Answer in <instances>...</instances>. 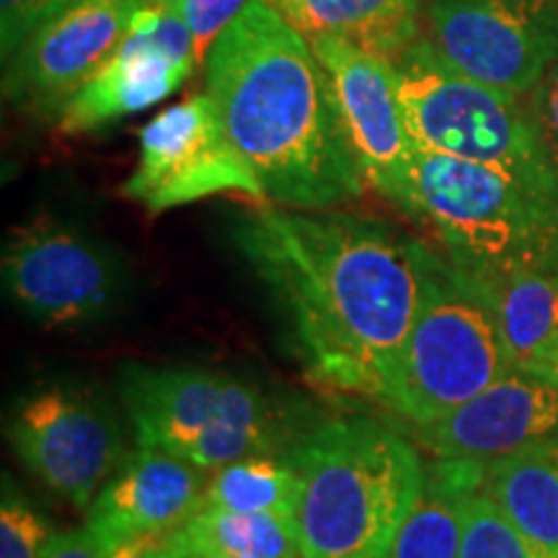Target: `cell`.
<instances>
[{
  "label": "cell",
  "mask_w": 558,
  "mask_h": 558,
  "mask_svg": "<svg viewBox=\"0 0 558 558\" xmlns=\"http://www.w3.org/2000/svg\"><path fill=\"white\" fill-rule=\"evenodd\" d=\"M316 386L380 401L422 308L432 251L378 220L262 207L235 230Z\"/></svg>",
  "instance_id": "1"
},
{
  "label": "cell",
  "mask_w": 558,
  "mask_h": 558,
  "mask_svg": "<svg viewBox=\"0 0 558 558\" xmlns=\"http://www.w3.org/2000/svg\"><path fill=\"white\" fill-rule=\"evenodd\" d=\"M9 439L41 484L81 509L124 463L117 418L99 399L70 386H47L19 401Z\"/></svg>",
  "instance_id": "10"
},
{
  "label": "cell",
  "mask_w": 558,
  "mask_h": 558,
  "mask_svg": "<svg viewBox=\"0 0 558 558\" xmlns=\"http://www.w3.org/2000/svg\"><path fill=\"white\" fill-rule=\"evenodd\" d=\"M288 458L303 481V558H386L427 481L414 445L365 416L318 424Z\"/></svg>",
  "instance_id": "3"
},
{
  "label": "cell",
  "mask_w": 558,
  "mask_h": 558,
  "mask_svg": "<svg viewBox=\"0 0 558 558\" xmlns=\"http://www.w3.org/2000/svg\"><path fill=\"white\" fill-rule=\"evenodd\" d=\"M194 558H256V556H194Z\"/></svg>",
  "instance_id": "32"
},
{
  "label": "cell",
  "mask_w": 558,
  "mask_h": 558,
  "mask_svg": "<svg viewBox=\"0 0 558 558\" xmlns=\"http://www.w3.org/2000/svg\"><path fill=\"white\" fill-rule=\"evenodd\" d=\"M411 218L476 279H499L558 262V202L488 166L416 148Z\"/></svg>",
  "instance_id": "4"
},
{
  "label": "cell",
  "mask_w": 558,
  "mask_h": 558,
  "mask_svg": "<svg viewBox=\"0 0 558 558\" xmlns=\"http://www.w3.org/2000/svg\"><path fill=\"white\" fill-rule=\"evenodd\" d=\"M194 68L190 26L163 0H148L114 54L62 111L60 130L83 135L156 107L184 86Z\"/></svg>",
  "instance_id": "13"
},
{
  "label": "cell",
  "mask_w": 558,
  "mask_h": 558,
  "mask_svg": "<svg viewBox=\"0 0 558 558\" xmlns=\"http://www.w3.org/2000/svg\"><path fill=\"white\" fill-rule=\"evenodd\" d=\"M52 538L50 522L5 484L0 505V558H45Z\"/></svg>",
  "instance_id": "25"
},
{
  "label": "cell",
  "mask_w": 558,
  "mask_h": 558,
  "mask_svg": "<svg viewBox=\"0 0 558 558\" xmlns=\"http://www.w3.org/2000/svg\"><path fill=\"white\" fill-rule=\"evenodd\" d=\"M171 11H177L190 26L194 39V58L197 68H205V60L220 34L241 16L251 0H163Z\"/></svg>",
  "instance_id": "26"
},
{
  "label": "cell",
  "mask_w": 558,
  "mask_h": 558,
  "mask_svg": "<svg viewBox=\"0 0 558 558\" xmlns=\"http://www.w3.org/2000/svg\"><path fill=\"white\" fill-rule=\"evenodd\" d=\"M484 492L530 541L558 558V439L494 460Z\"/></svg>",
  "instance_id": "18"
},
{
  "label": "cell",
  "mask_w": 558,
  "mask_h": 558,
  "mask_svg": "<svg viewBox=\"0 0 558 558\" xmlns=\"http://www.w3.org/2000/svg\"><path fill=\"white\" fill-rule=\"evenodd\" d=\"M45 558H114L99 535L88 525L68 533H54Z\"/></svg>",
  "instance_id": "29"
},
{
  "label": "cell",
  "mask_w": 558,
  "mask_h": 558,
  "mask_svg": "<svg viewBox=\"0 0 558 558\" xmlns=\"http://www.w3.org/2000/svg\"><path fill=\"white\" fill-rule=\"evenodd\" d=\"M533 375H541V378H546L554 383V386H558V333H556V339L548 344L546 352H543L538 365L533 367Z\"/></svg>",
  "instance_id": "30"
},
{
  "label": "cell",
  "mask_w": 558,
  "mask_h": 558,
  "mask_svg": "<svg viewBox=\"0 0 558 558\" xmlns=\"http://www.w3.org/2000/svg\"><path fill=\"white\" fill-rule=\"evenodd\" d=\"M300 494L303 481L290 458L259 456L235 460L209 473L202 507L295 518Z\"/></svg>",
  "instance_id": "23"
},
{
  "label": "cell",
  "mask_w": 558,
  "mask_h": 558,
  "mask_svg": "<svg viewBox=\"0 0 558 558\" xmlns=\"http://www.w3.org/2000/svg\"><path fill=\"white\" fill-rule=\"evenodd\" d=\"M530 117L538 130L543 153L558 179V60L546 70L538 86L527 94Z\"/></svg>",
  "instance_id": "28"
},
{
  "label": "cell",
  "mask_w": 558,
  "mask_h": 558,
  "mask_svg": "<svg viewBox=\"0 0 558 558\" xmlns=\"http://www.w3.org/2000/svg\"><path fill=\"white\" fill-rule=\"evenodd\" d=\"M228 192L264 199L259 179L230 143L207 90L163 109L140 130V160L124 181V197L160 215Z\"/></svg>",
  "instance_id": "9"
},
{
  "label": "cell",
  "mask_w": 558,
  "mask_h": 558,
  "mask_svg": "<svg viewBox=\"0 0 558 558\" xmlns=\"http://www.w3.org/2000/svg\"><path fill=\"white\" fill-rule=\"evenodd\" d=\"M393 68L416 148L497 169L558 202V179L543 153L527 96L469 78L448 65L424 34L396 54Z\"/></svg>",
  "instance_id": "5"
},
{
  "label": "cell",
  "mask_w": 558,
  "mask_h": 558,
  "mask_svg": "<svg viewBox=\"0 0 558 558\" xmlns=\"http://www.w3.org/2000/svg\"><path fill=\"white\" fill-rule=\"evenodd\" d=\"M81 0H0V54L19 50L34 32L78 5Z\"/></svg>",
  "instance_id": "27"
},
{
  "label": "cell",
  "mask_w": 558,
  "mask_h": 558,
  "mask_svg": "<svg viewBox=\"0 0 558 558\" xmlns=\"http://www.w3.org/2000/svg\"><path fill=\"white\" fill-rule=\"evenodd\" d=\"M427 39L469 78L527 96L558 60V0H424Z\"/></svg>",
  "instance_id": "8"
},
{
  "label": "cell",
  "mask_w": 558,
  "mask_h": 558,
  "mask_svg": "<svg viewBox=\"0 0 558 558\" xmlns=\"http://www.w3.org/2000/svg\"><path fill=\"white\" fill-rule=\"evenodd\" d=\"M509 369L512 360L484 290L452 262L432 256L422 308L380 403L427 427Z\"/></svg>",
  "instance_id": "6"
},
{
  "label": "cell",
  "mask_w": 558,
  "mask_h": 558,
  "mask_svg": "<svg viewBox=\"0 0 558 558\" xmlns=\"http://www.w3.org/2000/svg\"><path fill=\"white\" fill-rule=\"evenodd\" d=\"M476 282L492 303L512 367L533 373L558 333V262Z\"/></svg>",
  "instance_id": "19"
},
{
  "label": "cell",
  "mask_w": 558,
  "mask_h": 558,
  "mask_svg": "<svg viewBox=\"0 0 558 558\" xmlns=\"http://www.w3.org/2000/svg\"><path fill=\"white\" fill-rule=\"evenodd\" d=\"M484 473L473 465L435 460L386 558H460L463 507L471 492L484 488Z\"/></svg>",
  "instance_id": "20"
},
{
  "label": "cell",
  "mask_w": 558,
  "mask_h": 558,
  "mask_svg": "<svg viewBox=\"0 0 558 558\" xmlns=\"http://www.w3.org/2000/svg\"><path fill=\"white\" fill-rule=\"evenodd\" d=\"M205 90L264 202L329 209L365 190L329 70L271 0H251L205 60Z\"/></svg>",
  "instance_id": "2"
},
{
  "label": "cell",
  "mask_w": 558,
  "mask_h": 558,
  "mask_svg": "<svg viewBox=\"0 0 558 558\" xmlns=\"http://www.w3.org/2000/svg\"><path fill=\"white\" fill-rule=\"evenodd\" d=\"M140 558H194V556H181V554H173V550L163 548V546H156V548H150L148 554H143Z\"/></svg>",
  "instance_id": "31"
},
{
  "label": "cell",
  "mask_w": 558,
  "mask_h": 558,
  "mask_svg": "<svg viewBox=\"0 0 558 558\" xmlns=\"http://www.w3.org/2000/svg\"><path fill=\"white\" fill-rule=\"evenodd\" d=\"M288 416L271 403L259 388L246 380L222 378V399L218 416L209 427L205 442L194 452L192 463L205 471L222 469L235 460L279 456V450L292 448Z\"/></svg>",
  "instance_id": "21"
},
{
  "label": "cell",
  "mask_w": 558,
  "mask_h": 558,
  "mask_svg": "<svg viewBox=\"0 0 558 558\" xmlns=\"http://www.w3.org/2000/svg\"><path fill=\"white\" fill-rule=\"evenodd\" d=\"M416 437L435 460L486 471L494 460L558 439V386L509 369L463 407L416 427Z\"/></svg>",
  "instance_id": "15"
},
{
  "label": "cell",
  "mask_w": 558,
  "mask_h": 558,
  "mask_svg": "<svg viewBox=\"0 0 558 558\" xmlns=\"http://www.w3.org/2000/svg\"><path fill=\"white\" fill-rule=\"evenodd\" d=\"M226 375L197 367H143L122 373V401L140 448L190 460L205 442L222 399Z\"/></svg>",
  "instance_id": "16"
},
{
  "label": "cell",
  "mask_w": 558,
  "mask_h": 558,
  "mask_svg": "<svg viewBox=\"0 0 558 558\" xmlns=\"http://www.w3.org/2000/svg\"><path fill=\"white\" fill-rule=\"evenodd\" d=\"M148 0H81L3 60V96L21 111L60 120L114 54Z\"/></svg>",
  "instance_id": "11"
},
{
  "label": "cell",
  "mask_w": 558,
  "mask_h": 558,
  "mask_svg": "<svg viewBox=\"0 0 558 558\" xmlns=\"http://www.w3.org/2000/svg\"><path fill=\"white\" fill-rule=\"evenodd\" d=\"M207 471L163 450L140 448L88 507V527L114 558H140L202 509Z\"/></svg>",
  "instance_id": "14"
},
{
  "label": "cell",
  "mask_w": 558,
  "mask_h": 558,
  "mask_svg": "<svg viewBox=\"0 0 558 558\" xmlns=\"http://www.w3.org/2000/svg\"><path fill=\"white\" fill-rule=\"evenodd\" d=\"M460 558H550L501 512L484 488L469 494L463 507Z\"/></svg>",
  "instance_id": "24"
},
{
  "label": "cell",
  "mask_w": 558,
  "mask_h": 558,
  "mask_svg": "<svg viewBox=\"0 0 558 558\" xmlns=\"http://www.w3.org/2000/svg\"><path fill=\"white\" fill-rule=\"evenodd\" d=\"M160 546L181 556L303 558L295 518L215 507H202Z\"/></svg>",
  "instance_id": "22"
},
{
  "label": "cell",
  "mask_w": 558,
  "mask_h": 558,
  "mask_svg": "<svg viewBox=\"0 0 558 558\" xmlns=\"http://www.w3.org/2000/svg\"><path fill=\"white\" fill-rule=\"evenodd\" d=\"M308 39L341 37L393 60L422 37L424 0H271Z\"/></svg>",
  "instance_id": "17"
},
{
  "label": "cell",
  "mask_w": 558,
  "mask_h": 558,
  "mask_svg": "<svg viewBox=\"0 0 558 558\" xmlns=\"http://www.w3.org/2000/svg\"><path fill=\"white\" fill-rule=\"evenodd\" d=\"M311 45L331 75L365 184L409 213L416 145L407 128L393 60L341 37H316Z\"/></svg>",
  "instance_id": "12"
},
{
  "label": "cell",
  "mask_w": 558,
  "mask_h": 558,
  "mask_svg": "<svg viewBox=\"0 0 558 558\" xmlns=\"http://www.w3.org/2000/svg\"><path fill=\"white\" fill-rule=\"evenodd\" d=\"M5 292L47 329H81L111 318L124 275L111 251L83 230L37 218L13 230L3 248Z\"/></svg>",
  "instance_id": "7"
}]
</instances>
